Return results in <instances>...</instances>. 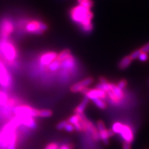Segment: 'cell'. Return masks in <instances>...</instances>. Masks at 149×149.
Instances as JSON below:
<instances>
[{"label": "cell", "mask_w": 149, "mask_h": 149, "mask_svg": "<svg viewBox=\"0 0 149 149\" xmlns=\"http://www.w3.org/2000/svg\"><path fill=\"white\" fill-rule=\"evenodd\" d=\"M70 15L72 22L79 24L81 27L92 24L93 14L91 9L78 5L70 10Z\"/></svg>", "instance_id": "obj_1"}, {"label": "cell", "mask_w": 149, "mask_h": 149, "mask_svg": "<svg viewBox=\"0 0 149 149\" xmlns=\"http://www.w3.org/2000/svg\"><path fill=\"white\" fill-rule=\"evenodd\" d=\"M0 55L6 61L13 63L17 57V51L13 44L6 41H3L0 43Z\"/></svg>", "instance_id": "obj_2"}, {"label": "cell", "mask_w": 149, "mask_h": 149, "mask_svg": "<svg viewBox=\"0 0 149 149\" xmlns=\"http://www.w3.org/2000/svg\"><path fill=\"white\" fill-rule=\"evenodd\" d=\"M26 31L29 33H33L35 35H41L44 31H47L48 26L42 22L33 20L28 22L25 26Z\"/></svg>", "instance_id": "obj_3"}, {"label": "cell", "mask_w": 149, "mask_h": 149, "mask_svg": "<svg viewBox=\"0 0 149 149\" xmlns=\"http://www.w3.org/2000/svg\"><path fill=\"white\" fill-rule=\"evenodd\" d=\"M13 112L17 116H31L33 117H38L39 109H34L29 105H19L14 108Z\"/></svg>", "instance_id": "obj_4"}, {"label": "cell", "mask_w": 149, "mask_h": 149, "mask_svg": "<svg viewBox=\"0 0 149 149\" xmlns=\"http://www.w3.org/2000/svg\"><path fill=\"white\" fill-rule=\"evenodd\" d=\"M81 93L83 95H84L86 97L88 98V100H92V101L95 99H101V100H105L107 97V93L96 88L91 89L87 87V88L84 89Z\"/></svg>", "instance_id": "obj_5"}, {"label": "cell", "mask_w": 149, "mask_h": 149, "mask_svg": "<svg viewBox=\"0 0 149 149\" xmlns=\"http://www.w3.org/2000/svg\"><path fill=\"white\" fill-rule=\"evenodd\" d=\"M97 126L99 131L100 139H102L104 144L108 145L109 144V136L108 134V130L106 128L105 124L102 120H99L97 122Z\"/></svg>", "instance_id": "obj_6"}, {"label": "cell", "mask_w": 149, "mask_h": 149, "mask_svg": "<svg viewBox=\"0 0 149 149\" xmlns=\"http://www.w3.org/2000/svg\"><path fill=\"white\" fill-rule=\"evenodd\" d=\"M0 30H1V34L3 38H7L13 31V24L8 19L3 20L0 25Z\"/></svg>", "instance_id": "obj_7"}, {"label": "cell", "mask_w": 149, "mask_h": 149, "mask_svg": "<svg viewBox=\"0 0 149 149\" xmlns=\"http://www.w3.org/2000/svg\"><path fill=\"white\" fill-rule=\"evenodd\" d=\"M120 135L124 139V141L132 144L134 140V134L131 127L127 124H124L122 131L120 133Z\"/></svg>", "instance_id": "obj_8"}, {"label": "cell", "mask_w": 149, "mask_h": 149, "mask_svg": "<svg viewBox=\"0 0 149 149\" xmlns=\"http://www.w3.org/2000/svg\"><path fill=\"white\" fill-rule=\"evenodd\" d=\"M57 54L55 52H47V53L43 54L40 58V62L42 66H47L52 61L57 59Z\"/></svg>", "instance_id": "obj_9"}, {"label": "cell", "mask_w": 149, "mask_h": 149, "mask_svg": "<svg viewBox=\"0 0 149 149\" xmlns=\"http://www.w3.org/2000/svg\"><path fill=\"white\" fill-rule=\"evenodd\" d=\"M18 120L19 121L20 124H22L24 126H26V127L31 128V129H35L37 128V123L36 121L35 120L34 117H31V116H17Z\"/></svg>", "instance_id": "obj_10"}, {"label": "cell", "mask_w": 149, "mask_h": 149, "mask_svg": "<svg viewBox=\"0 0 149 149\" xmlns=\"http://www.w3.org/2000/svg\"><path fill=\"white\" fill-rule=\"evenodd\" d=\"M76 66V60L72 55L68 58L61 61V68L64 70H71Z\"/></svg>", "instance_id": "obj_11"}, {"label": "cell", "mask_w": 149, "mask_h": 149, "mask_svg": "<svg viewBox=\"0 0 149 149\" xmlns=\"http://www.w3.org/2000/svg\"><path fill=\"white\" fill-rule=\"evenodd\" d=\"M87 130L91 134V137H92L93 139L95 141H99L100 140V135H99V131L94 124H93L91 121H87Z\"/></svg>", "instance_id": "obj_12"}, {"label": "cell", "mask_w": 149, "mask_h": 149, "mask_svg": "<svg viewBox=\"0 0 149 149\" xmlns=\"http://www.w3.org/2000/svg\"><path fill=\"white\" fill-rule=\"evenodd\" d=\"M88 99L85 97L84 99L82 100V102H81L77 107L74 108V113H75V114H83L84 111L85 109L86 108L87 105H88Z\"/></svg>", "instance_id": "obj_13"}, {"label": "cell", "mask_w": 149, "mask_h": 149, "mask_svg": "<svg viewBox=\"0 0 149 149\" xmlns=\"http://www.w3.org/2000/svg\"><path fill=\"white\" fill-rule=\"evenodd\" d=\"M11 83H12V78H11V76L8 72L4 74V75L0 77V84L3 87H5V88L9 87Z\"/></svg>", "instance_id": "obj_14"}, {"label": "cell", "mask_w": 149, "mask_h": 149, "mask_svg": "<svg viewBox=\"0 0 149 149\" xmlns=\"http://www.w3.org/2000/svg\"><path fill=\"white\" fill-rule=\"evenodd\" d=\"M132 59L130 57V56H126L123 58L122 60L119 63L118 67L120 70H125L130 66L132 62Z\"/></svg>", "instance_id": "obj_15"}, {"label": "cell", "mask_w": 149, "mask_h": 149, "mask_svg": "<svg viewBox=\"0 0 149 149\" xmlns=\"http://www.w3.org/2000/svg\"><path fill=\"white\" fill-rule=\"evenodd\" d=\"M46 67L51 72H55L61 68V61L56 59Z\"/></svg>", "instance_id": "obj_16"}, {"label": "cell", "mask_w": 149, "mask_h": 149, "mask_svg": "<svg viewBox=\"0 0 149 149\" xmlns=\"http://www.w3.org/2000/svg\"><path fill=\"white\" fill-rule=\"evenodd\" d=\"M113 84V83L109 82V81H107V82L104 83V84L100 83L99 84L96 86V88L103 91L105 93H108L112 90Z\"/></svg>", "instance_id": "obj_17"}, {"label": "cell", "mask_w": 149, "mask_h": 149, "mask_svg": "<svg viewBox=\"0 0 149 149\" xmlns=\"http://www.w3.org/2000/svg\"><path fill=\"white\" fill-rule=\"evenodd\" d=\"M83 114H75V113H74V115L70 116L69 118L67 120V122H68V123H69V124H71L73 125V124H76V123L79 122L81 120V119L83 118Z\"/></svg>", "instance_id": "obj_18"}, {"label": "cell", "mask_w": 149, "mask_h": 149, "mask_svg": "<svg viewBox=\"0 0 149 149\" xmlns=\"http://www.w3.org/2000/svg\"><path fill=\"white\" fill-rule=\"evenodd\" d=\"M107 95L109 96V97L110 100H111L112 103L115 104V105H117V104H120L121 102H122V100H121L118 96H117L116 95L112 92L111 91L107 93Z\"/></svg>", "instance_id": "obj_19"}, {"label": "cell", "mask_w": 149, "mask_h": 149, "mask_svg": "<svg viewBox=\"0 0 149 149\" xmlns=\"http://www.w3.org/2000/svg\"><path fill=\"white\" fill-rule=\"evenodd\" d=\"M111 91L113 93H115L117 96H118L121 100H123L124 97V96H125V95H124V92L123 91L122 89L119 88V87L117 86L116 84H113V87H112Z\"/></svg>", "instance_id": "obj_20"}, {"label": "cell", "mask_w": 149, "mask_h": 149, "mask_svg": "<svg viewBox=\"0 0 149 149\" xmlns=\"http://www.w3.org/2000/svg\"><path fill=\"white\" fill-rule=\"evenodd\" d=\"M70 55H71V53H70V50L65 49V50H64V51H61L60 53L57 55V59L60 61H64V59H67L68 57H70Z\"/></svg>", "instance_id": "obj_21"}, {"label": "cell", "mask_w": 149, "mask_h": 149, "mask_svg": "<svg viewBox=\"0 0 149 149\" xmlns=\"http://www.w3.org/2000/svg\"><path fill=\"white\" fill-rule=\"evenodd\" d=\"M86 88H87V87L81 85V84L80 83V81H79V82L74 84L71 86V87H70V91L72 93H81V91Z\"/></svg>", "instance_id": "obj_22"}, {"label": "cell", "mask_w": 149, "mask_h": 149, "mask_svg": "<svg viewBox=\"0 0 149 149\" xmlns=\"http://www.w3.org/2000/svg\"><path fill=\"white\" fill-rule=\"evenodd\" d=\"M93 102L97 107L102 110L106 109L107 107V103L103 100H101V99H95V100H93Z\"/></svg>", "instance_id": "obj_23"}, {"label": "cell", "mask_w": 149, "mask_h": 149, "mask_svg": "<svg viewBox=\"0 0 149 149\" xmlns=\"http://www.w3.org/2000/svg\"><path fill=\"white\" fill-rule=\"evenodd\" d=\"M53 113L51 110L49 109H42L39 110L38 117H50L53 115Z\"/></svg>", "instance_id": "obj_24"}, {"label": "cell", "mask_w": 149, "mask_h": 149, "mask_svg": "<svg viewBox=\"0 0 149 149\" xmlns=\"http://www.w3.org/2000/svg\"><path fill=\"white\" fill-rule=\"evenodd\" d=\"M123 125L124 124L121 122H115L113 124V126H112V130L114 132L115 134H120L121 131H122Z\"/></svg>", "instance_id": "obj_25"}, {"label": "cell", "mask_w": 149, "mask_h": 149, "mask_svg": "<svg viewBox=\"0 0 149 149\" xmlns=\"http://www.w3.org/2000/svg\"><path fill=\"white\" fill-rule=\"evenodd\" d=\"M77 1L80 6L88 9H91L93 6L92 0H77Z\"/></svg>", "instance_id": "obj_26"}, {"label": "cell", "mask_w": 149, "mask_h": 149, "mask_svg": "<svg viewBox=\"0 0 149 149\" xmlns=\"http://www.w3.org/2000/svg\"><path fill=\"white\" fill-rule=\"evenodd\" d=\"M8 99L6 93L2 91H0V105H6Z\"/></svg>", "instance_id": "obj_27"}, {"label": "cell", "mask_w": 149, "mask_h": 149, "mask_svg": "<svg viewBox=\"0 0 149 149\" xmlns=\"http://www.w3.org/2000/svg\"><path fill=\"white\" fill-rule=\"evenodd\" d=\"M93 81H94L93 78L90 77H87L84 79L81 80V81H80V83H81V85L84 86V87H88L89 85H91V84L93 82Z\"/></svg>", "instance_id": "obj_28"}, {"label": "cell", "mask_w": 149, "mask_h": 149, "mask_svg": "<svg viewBox=\"0 0 149 149\" xmlns=\"http://www.w3.org/2000/svg\"><path fill=\"white\" fill-rule=\"evenodd\" d=\"M141 51L140 48H139V49H137V50H136V51H133V53L130 54L129 56H130V58H131L132 60H135V59H138L139 56L141 54Z\"/></svg>", "instance_id": "obj_29"}, {"label": "cell", "mask_w": 149, "mask_h": 149, "mask_svg": "<svg viewBox=\"0 0 149 149\" xmlns=\"http://www.w3.org/2000/svg\"><path fill=\"white\" fill-rule=\"evenodd\" d=\"M127 84H128V82L126 79H121L118 81L117 86L119 87V88L123 90V89H124L126 86H127Z\"/></svg>", "instance_id": "obj_30"}, {"label": "cell", "mask_w": 149, "mask_h": 149, "mask_svg": "<svg viewBox=\"0 0 149 149\" xmlns=\"http://www.w3.org/2000/svg\"><path fill=\"white\" fill-rule=\"evenodd\" d=\"M59 144L57 142H51L46 146L44 149H58Z\"/></svg>", "instance_id": "obj_31"}, {"label": "cell", "mask_w": 149, "mask_h": 149, "mask_svg": "<svg viewBox=\"0 0 149 149\" xmlns=\"http://www.w3.org/2000/svg\"><path fill=\"white\" fill-rule=\"evenodd\" d=\"M67 123H68V122H67V120L61 121V122H60L58 123V124H57V126H56V128H57V129L59 130L64 129L65 126H66V125L67 124Z\"/></svg>", "instance_id": "obj_32"}, {"label": "cell", "mask_w": 149, "mask_h": 149, "mask_svg": "<svg viewBox=\"0 0 149 149\" xmlns=\"http://www.w3.org/2000/svg\"><path fill=\"white\" fill-rule=\"evenodd\" d=\"M81 29H82V31H84V32L90 33L93 31V26L92 24H88V25L84 26L81 27Z\"/></svg>", "instance_id": "obj_33"}, {"label": "cell", "mask_w": 149, "mask_h": 149, "mask_svg": "<svg viewBox=\"0 0 149 149\" xmlns=\"http://www.w3.org/2000/svg\"><path fill=\"white\" fill-rule=\"evenodd\" d=\"M138 58L139 60H140L141 61H143V62H144V61H146L148 59V53H143V52H141L140 55H139Z\"/></svg>", "instance_id": "obj_34"}, {"label": "cell", "mask_w": 149, "mask_h": 149, "mask_svg": "<svg viewBox=\"0 0 149 149\" xmlns=\"http://www.w3.org/2000/svg\"><path fill=\"white\" fill-rule=\"evenodd\" d=\"M64 130L66 132H68V133H72L74 130V126L71 124H69V123H67V124L64 128Z\"/></svg>", "instance_id": "obj_35"}, {"label": "cell", "mask_w": 149, "mask_h": 149, "mask_svg": "<svg viewBox=\"0 0 149 149\" xmlns=\"http://www.w3.org/2000/svg\"><path fill=\"white\" fill-rule=\"evenodd\" d=\"M74 146L72 144H64L59 146V149H74Z\"/></svg>", "instance_id": "obj_36"}, {"label": "cell", "mask_w": 149, "mask_h": 149, "mask_svg": "<svg viewBox=\"0 0 149 149\" xmlns=\"http://www.w3.org/2000/svg\"><path fill=\"white\" fill-rule=\"evenodd\" d=\"M73 126L74 128V130H76V131L77 132H82V128H81V124H80V122L73 124Z\"/></svg>", "instance_id": "obj_37"}, {"label": "cell", "mask_w": 149, "mask_h": 149, "mask_svg": "<svg viewBox=\"0 0 149 149\" xmlns=\"http://www.w3.org/2000/svg\"><path fill=\"white\" fill-rule=\"evenodd\" d=\"M140 49H141V52H143V53H149V42L147 43L146 45L142 46V47H141Z\"/></svg>", "instance_id": "obj_38"}, {"label": "cell", "mask_w": 149, "mask_h": 149, "mask_svg": "<svg viewBox=\"0 0 149 149\" xmlns=\"http://www.w3.org/2000/svg\"><path fill=\"white\" fill-rule=\"evenodd\" d=\"M122 149H131V144L124 141L122 144Z\"/></svg>", "instance_id": "obj_39"}, {"label": "cell", "mask_w": 149, "mask_h": 149, "mask_svg": "<svg viewBox=\"0 0 149 149\" xmlns=\"http://www.w3.org/2000/svg\"><path fill=\"white\" fill-rule=\"evenodd\" d=\"M108 134H109V137H111L115 135V133L113 131V130L112 129H108Z\"/></svg>", "instance_id": "obj_40"}]
</instances>
